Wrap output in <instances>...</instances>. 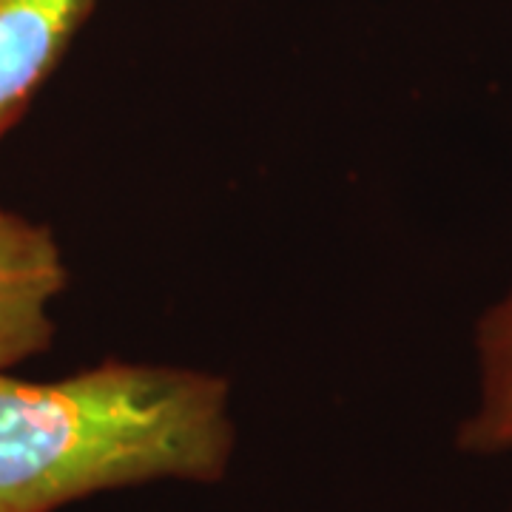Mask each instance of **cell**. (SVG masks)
I'll return each mask as SVG.
<instances>
[{"mask_svg":"<svg viewBox=\"0 0 512 512\" xmlns=\"http://www.w3.org/2000/svg\"><path fill=\"white\" fill-rule=\"evenodd\" d=\"M478 402L458 424L456 447L467 456L512 453V285L476 325Z\"/></svg>","mask_w":512,"mask_h":512,"instance_id":"4","label":"cell"},{"mask_svg":"<svg viewBox=\"0 0 512 512\" xmlns=\"http://www.w3.org/2000/svg\"><path fill=\"white\" fill-rule=\"evenodd\" d=\"M66 282L52 228L0 208V370L49 350L57 330L49 308Z\"/></svg>","mask_w":512,"mask_h":512,"instance_id":"2","label":"cell"},{"mask_svg":"<svg viewBox=\"0 0 512 512\" xmlns=\"http://www.w3.org/2000/svg\"><path fill=\"white\" fill-rule=\"evenodd\" d=\"M237 453L231 384L106 359L55 382L0 370V512H57L146 484H220Z\"/></svg>","mask_w":512,"mask_h":512,"instance_id":"1","label":"cell"},{"mask_svg":"<svg viewBox=\"0 0 512 512\" xmlns=\"http://www.w3.org/2000/svg\"><path fill=\"white\" fill-rule=\"evenodd\" d=\"M97 0H0V140L55 74Z\"/></svg>","mask_w":512,"mask_h":512,"instance_id":"3","label":"cell"}]
</instances>
